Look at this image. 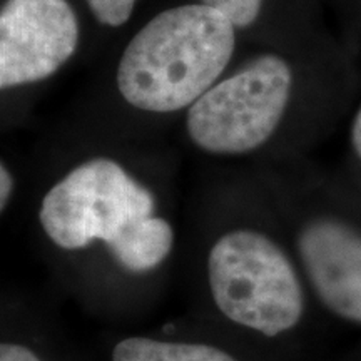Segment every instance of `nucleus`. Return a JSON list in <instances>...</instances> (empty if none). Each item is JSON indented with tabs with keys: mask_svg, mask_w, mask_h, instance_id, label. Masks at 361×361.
Instances as JSON below:
<instances>
[{
	"mask_svg": "<svg viewBox=\"0 0 361 361\" xmlns=\"http://www.w3.org/2000/svg\"><path fill=\"white\" fill-rule=\"evenodd\" d=\"M245 40L197 0H161L102 59L75 102L82 134L128 139L179 123L231 69Z\"/></svg>",
	"mask_w": 361,
	"mask_h": 361,
	"instance_id": "nucleus-1",
	"label": "nucleus"
},
{
	"mask_svg": "<svg viewBox=\"0 0 361 361\" xmlns=\"http://www.w3.org/2000/svg\"><path fill=\"white\" fill-rule=\"evenodd\" d=\"M353 89V69L336 44L306 51L246 45L180 128L202 154L258 156L331 123Z\"/></svg>",
	"mask_w": 361,
	"mask_h": 361,
	"instance_id": "nucleus-2",
	"label": "nucleus"
},
{
	"mask_svg": "<svg viewBox=\"0 0 361 361\" xmlns=\"http://www.w3.org/2000/svg\"><path fill=\"white\" fill-rule=\"evenodd\" d=\"M37 219L61 250L104 243L133 273L157 268L174 246V228L159 213L154 186L109 151L89 152L59 173L40 196Z\"/></svg>",
	"mask_w": 361,
	"mask_h": 361,
	"instance_id": "nucleus-3",
	"label": "nucleus"
},
{
	"mask_svg": "<svg viewBox=\"0 0 361 361\" xmlns=\"http://www.w3.org/2000/svg\"><path fill=\"white\" fill-rule=\"evenodd\" d=\"M89 25L80 0H0V116L19 124L52 82L84 64Z\"/></svg>",
	"mask_w": 361,
	"mask_h": 361,
	"instance_id": "nucleus-4",
	"label": "nucleus"
},
{
	"mask_svg": "<svg viewBox=\"0 0 361 361\" xmlns=\"http://www.w3.org/2000/svg\"><path fill=\"white\" fill-rule=\"evenodd\" d=\"M207 281L218 310L264 336L290 331L305 313L295 266L279 245L255 228L221 234L207 256Z\"/></svg>",
	"mask_w": 361,
	"mask_h": 361,
	"instance_id": "nucleus-5",
	"label": "nucleus"
},
{
	"mask_svg": "<svg viewBox=\"0 0 361 361\" xmlns=\"http://www.w3.org/2000/svg\"><path fill=\"white\" fill-rule=\"evenodd\" d=\"M296 251L319 303L361 324V228L335 211H311L296 231Z\"/></svg>",
	"mask_w": 361,
	"mask_h": 361,
	"instance_id": "nucleus-6",
	"label": "nucleus"
},
{
	"mask_svg": "<svg viewBox=\"0 0 361 361\" xmlns=\"http://www.w3.org/2000/svg\"><path fill=\"white\" fill-rule=\"evenodd\" d=\"M231 22L246 45L306 51L335 44L322 0H197Z\"/></svg>",
	"mask_w": 361,
	"mask_h": 361,
	"instance_id": "nucleus-7",
	"label": "nucleus"
},
{
	"mask_svg": "<svg viewBox=\"0 0 361 361\" xmlns=\"http://www.w3.org/2000/svg\"><path fill=\"white\" fill-rule=\"evenodd\" d=\"M89 25L85 62L106 57L135 22L161 0H80Z\"/></svg>",
	"mask_w": 361,
	"mask_h": 361,
	"instance_id": "nucleus-8",
	"label": "nucleus"
},
{
	"mask_svg": "<svg viewBox=\"0 0 361 361\" xmlns=\"http://www.w3.org/2000/svg\"><path fill=\"white\" fill-rule=\"evenodd\" d=\"M112 361H236L231 355L211 345L173 343L130 336L112 350Z\"/></svg>",
	"mask_w": 361,
	"mask_h": 361,
	"instance_id": "nucleus-9",
	"label": "nucleus"
},
{
	"mask_svg": "<svg viewBox=\"0 0 361 361\" xmlns=\"http://www.w3.org/2000/svg\"><path fill=\"white\" fill-rule=\"evenodd\" d=\"M17 191V176L7 159L0 161V211L6 213Z\"/></svg>",
	"mask_w": 361,
	"mask_h": 361,
	"instance_id": "nucleus-10",
	"label": "nucleus"
},
{
	"mask_svg": "<svg viewBox=\"0 0 361 361\" xmlns=\"http://www.w3.org/2000/svg\"><path fill=\"white\" fill-rule=\"evenodd\" d=\"M0 361H40L37 355L27 346L16 343H4L0 346Z\"/></svg>",
	"mask_w": 361,
	"mask_h": 361,
	"instance_id": "nucleus-11",
	"label": "nucleus"
},
{
	"mask_svg": "<svg viewBox=\"0 0 361 361\" xmlns=\"http://www.w3.org/2000/svg\"><path fill=\"white\" fill-rule=\"evenodd\" d=\"M348 137L351 152H353L356 161L361 164V102L358 104V107H356L353 117H351Z\"/></svg>",
	"mask_w": 361,
	"mask_h": 361,
	"instance_id": "nucleus-12",
	"label": "nucleus"
},
{
	"mask_svg": "<svg viewBox=\"0 0 361 361\" xmlns=\"http://www.w3.org/2000/svg\"><path fill=\"white\" fill-rule=\"evenodd\" d=\"M333 2L353 22V29H361V0H333Z\"/></svg>",
	"mask_w": 361,
	"mask_h": 361,
	"instance_id": "nucleus-13",
	"label": "nucleus"
}]
</instances>
